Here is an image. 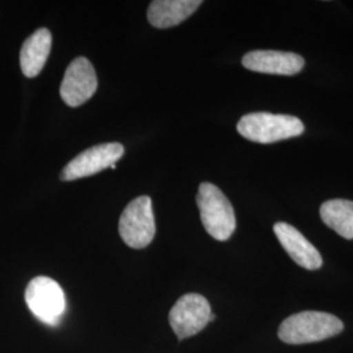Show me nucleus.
<instances>
[{"instance_id": "obj_1", "label": "nucleus", "mask_w": 353, "mask_h": 353, "mask_svg": "<svg viewBox=\"0 0 353 353\" xmlns=\"http://www.w3.org/2000/svg\"><path fill=\"white\" fill-rule=\"evenodd\" d=\"M344 325L338 316L325 312H301L288 316L279 327L280 341L299 345L326 341L339 335Z\"/></svg>"}, {"instance_id": "obj_2", "label": "nucleus", "mask_w": 353, "mask_h": 353, "mask_svg": "<svg viewBox=\"0 0 353 353\" xmlns=\"http://www.w3.org/2000/svg\"><path fill=\"white\" fill-rule=\"evenodd\" d=\"M241 137L261 144H271L303 135L305 126L293 115L258 112L243 115L237 123Z\"/></svg>"}, {"instance_id": "obj_3", "label": "nucleus", "mask_w": 353, "mask_h": 353, "mask_svg": "<svg viewBox=\"0 0 353 353\" xmlns=\"http://www.w3.org/2000/svg\"><path fill=\"white\" fill-rule=\"evenodd\" d=\"M201 220L207 233L217 241H228L234 233L237 221L232 203L214 183L203 182L196 195Z\"/></svg>"}, {"instance_id": "obj_4", "label": "nucleus", "mask_w": 353, "mask_h": 353, "mask_svg": "<svg viewBox=\"0 0 353 353\" xmlns=\"http://www.w3.org/2000/svg\"><path fill=\"white\" fill-rule=\"evenodd\" d=\"M26 303L33 316L49 326H58L65 310L62 287L51 278L32 279L26 290Z\"/></svg>"}, {"instance_id": "obj_5", "label": "nucleus", "mask_w": 353, "mask_h": 353, "mask_svg": "<svg viewBox=\"0 0 353 353\" xmlns=\"http://www.w3.org/2000/svg\"><path fill=\"white\" fill-rule=\"evenodd\" d=\"M119 234L127 246L144 249L151 243L156 234L154 214L150 196H139L128 203L121 214Z\"/></svg>"}, {"instance_id": "obj_6", "label": "nucleus", "mask_w": 353, "mask_h": 353, "mask_svg": "<svg viewBox=\"0 0 353 353\" xmlns=\"http://www.w3.org/2000/svg\"><path fill=\"white\" fill-rule=\"evenodd\" d=\"M212 321L214 316L211 312V305L198 293L182 296L169 313L170 327L181 341L199 334Z\"/></svg>"}, {"instance_id": "obj_7", "label": "nucleus", "mask_w": 353, "mask_h": 353, "mask_svg": "<svg viewBox=\"0 0 353 353\" xmlns=\"http://www.w3.org/2000/svg\"><path fill=\"white\" fill-rule=\"evenodd\" d=\"M125 154L121 143H103L77 154L74 160L64 166L61 179L75 181L85 176H94L102 170L112 168Z\"/></svg>"}, {"instance_id": "obj_8", "label": "nucleus", "mask_w": 353, "mask_h": 353, "mask_svg": "<svg viewBox=\"0 0 353 353\" xmlns=\"http://www.w3.org/2000/svg\"><path fill=\"white\" fill-rule=\"evenodd\" d=\"M97 75L87 58L74 59L64 72L61 97L68 106L77 108L90 100L97 90Z\"/></svg>"}, {"instance_id": "obj_9", "label": "nucleus", "mask_w": 353, "mask_h": 353, "mask_svg": "<svg viewBox=\"0 0 353 353\" xmlns=\"http://www.w3.org/2000/svg\"><path fill=\"white\" fill-rule=\"evenodd\" d=\"M242 65L254 72L268 75L293 76L303 71L305 61L296 52L254 50L242 58Z\"/></svg>"}, {"instance_id": "obj_10", "label": "nucleus", "mask_w": 353, "mask_h": 353, "mask_svg": "<svg viewBox=\"0 0 353 353\" xmlns=\"http://www.w3.org/2000/svg\"><path fill=\"white\" fill-rule=\"evenodd\" d=\"M274 232L284 250L297 265L310 271H316L322 267L323 259L321 252L299 229L287 223H276L274 225Z\"/></svg>"}, {"instance_id": "obj_11", "label": "nucleus", "mask_w": 353, "mask_h": 353, "mask_svg": "<svg viewBox=\"0 0 353 353\" xmlns=\"http://www.w3.org/2000/svg\"><path fill=\"white\" fill-rule=\"evenodd\" d=\"M201 6V0H154L150 4L147 17L152 26L166 29L188 20Z\"/></svg>"}, {"instance_id": "obj_12", "label": "nucleus", "mask_w": 353, "mask_h": 353, "mask_svg": "<svg viewBox=\"0 0 353 353\" xmlns=\"http://www.w3.org/2000/svg\"><path fill=\"white\" fill-rule=\"evenodd\" d=\"M51 43L50 30L46 28L38 29L26 38L20 51V65L26 77L32 79L39 75L50 55Z\"/></svg>"}, {"instance_id": "obj_13", "label": "nucleus", "mask_w": 353, "mask_h": 353, "mask_svg": "<svg viewBox=\"0 0 353 353\" xmlns=\"http://www.w3.org/2000/svg\"><path fill=\"white\" fill-rule=\"evenodd\" d=\"M322 221L345 240H353V202L331 199L319 208Z\"/></svg>"}]
</instances>
